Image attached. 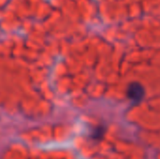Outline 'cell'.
<instances>
[{
	"instance_id": "obj_1",
	"label": "cell",
	"mask_w": 160,
	"mask_h": 159,
	"mask_svg": "<svg viewBox=\"0 0 160 159\" xmlns=\"http://www.w3.org/2000/svg\"><path fill=\"white\" fill-rule=\"evenodd\" d=\"M143 90L141 88V86L139 84H131L129 89H128V96H129V98L132 99V100H136V101H139V99L142 98V92Z\"/></svg>"
}]
</instances>
